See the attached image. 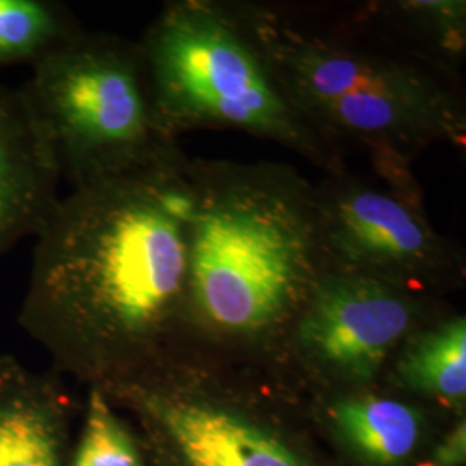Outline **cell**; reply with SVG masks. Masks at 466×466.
Returning <instances> with one entry per match:
<instances>
[{
	"instance_id": "cell-1",
	"label": "cell",
	"mask_w": 466,
	"mask_h": 466,
	"mask_svg": "<svg viewBox=\"0 0 466 466\" xmlns=\"http://www.w3.org/2000/svg\"><path fill=\"white\" fill-rule=\"evenodd\" d=\"M190 215L185 154L59 199L19 311L50 370L107 392L184 350Z\"/></svg>"
},
{
	"instance_id": "cell-2",
	"label": "cell",
	"mask_w": 466,
	"mask_h": 466,
	"mask_svg": "<svg viewBox=\"0 0 466 466\" xmlns=\"http://www.w3.org/2000/svg\"><path fill=\"white\" fill-rule=\"evenodd\" d=\"M184 350L271 373L323 273L315 184L298 167L190 159Z\"/></svg>"
},
{
	"instance_id": "cell-3",
	"label": "cell",
	"mask_w": 466,
	"mask_h": 466,
	"mask_svg": "<svg viewBox=\"0 0 466 466\" xmlns=\"http://www.w3.org/2000/svg\"><path fill=\"white\" fill-rule=\"evenodd\" d=\"M237 7L300 117L340 152L342 144L365 147L383 184L420 198L418 156L435 144L465 147L460 82L361 19L321 30L268 4Z\"/></svg>"
},
{
	"instance_id": "cell-4",
	"label": "cell",
	"mask_w": 466,
	"mask_h": 466,
	"mask_svg": "<svg viewBox=\"0 0 466 466\" xmlns=\"http://www.w3.org/2000/svg\"><path fill=\"white\" fill-rule=\"evenodd\" d=\"M138 44L156 113L171 138L235 130L275 142L325 175L348 169L344 152L287 99L237 2H167Z\"/></svg>"
},
{
	"instance_id": "cell-5",
	"label": "cell",
	"mask_w": 466,
	"mask_h": 466,
	"mask_svg": "<svg viewBox=\"0 0 466 466\" xmlns=\"http://www.w3.org/2000/svg\"><path fill=\"white\" fill-rule=\"evenodd\" d=\"M104 394L187 466H340L299 396L259 370L182 350Z\"/></svg>"
},
{
	"instance_id": "cell-6",
	"label": "cell",
	"mask_w": 466,
	"mask_h": 466,
	"mask_svg": "<svg viewBox=\"0 0 466 466\" xmlns=\"http://www.w3.org/2000/svg\"><path fill=\"white\" fill-rule=\"evenodd\" d=\"M32 67L21 92L71 188L184 154L161 127L138 42L78 32Z\"/></svg>"
},
{
	"instance_id": "cell-7",
	"label": "cell",
	"mask_w": 466,
	"mask_h": 466,
	"mask_svg": "<svg viewBox=\"0 0 466 466\" xmlns=\"http://www.w3.org/2000/svg\"><path fill=\"white\" fill-rule=\"evenodd\" d=\"M451 308L389 283L323 271L269 377L298 396L380 385L404 340Z\"/></svg>"
},
{
	"instance_id": "cell-8",
	"label": "cell",
	"mask_w": 466,
	"mask_h": 466,
	"mask_svg": "<svg viewBox=\"0 0 466 466\" xmlns=\"http://www.w3.org/2000/svg\"><path fill=\"white\" fill-rule=\"evenodd\" d=\"M323 271L444 299L465 285V250L433 228L423 198L350 169L315 184Z\"/></svg>"
},
{
	"instance_id": "cell-9",
	"label": "cell",
	"mask_w": 466,
	"mask_h": 466,
	"mask_svg": "<svg viewBox=\"0 0 466 466\" xmlns=\"http://www.w3.org/2000/svg\"><path fill=\"white\" fill-rule=\"evenodd\" d=\"M299 398L340 466H420L454 418L383 385Z\"/></svg>"
},
{
	"instance_id": "cell-10",
	"label": "cell",
	"mask_w": 466,
	"mask_h": 466,
	"mask_svg": "<svg viewBox=\"0 0 466 466\" xmlns=\"http://www.w3.org/2000/svg\"><path fill=\"white\" fill-rule=\"evenodd\" d=\"M61 180L21 88L0 84V254L42 228L61 199Z\"/></svg>"
},
{
	"instance_id": "cell-11",
	"label": "cell",
	"mask_w": 466,
	"mask_h": 466,
	"mask_svg": "<svg viewBox=\"0 0 466 466\" xmlns=\"http://www.w3.org/2000/svg\"><path fill=\"white\" fill-rule=\"evenodd\" d=\"M76 413L59 373L0 354V466H67Z\"/></svg>"
},
{
	"instance_id": "cell-12",
	"label": "cell",
	"mask_w": 466,
	"mask_h": 466,
	"mask_svg": "<svg viewBox=\"0 0 466 466\" xmlns=\"http://www.w3.org/2000/svg\"><path fill=\"white\" fill-rule=\"evenodd\" d=\"M380 385L448 415L466 413V317L451 308L400 346Z\"/></svg>"
},
{
	"instance_id": "cell-13",
	"label": "cell",
	"mask_w": 466,
	"mask_h": 466,
	"mask_svg": "<svg viewBox=\"0 0 466 466\" xmlns=\"http://www.w3.org/2000/svg\"><path fill=\"white\" fill-rule=\"evenodd\" d=\"M356 17L406 54L460 82L466 57L465 0L370 2Z\"/></svg>"
},
{
	"instance_id": "cell-14",
	"label": "cell",
	"mask_w": 466,
	"mask_h": 466,
	"mask_svg": "<svg viewBox=\"0 0 466 466\" xmlns=\"http://www.w3.org/2000/svg\"><path fill=\"white\" fill-rule=\"evenodd\" d=\"M67 466H149L137 427L99 389H86L84 421Z\"/></svg>"
},
{
	"instance_id": "cell-15",
	"label": "cell",
	"mask_w": 466,
	"mask_h": 466,
	"mask_svg": "<svg viewBox=\"0 0 466 466\" xmlns=\"http://www.w3.org/2000/svg\"><path fill=\"white\" fill-rule=\"evenodd\" d=\"M66 11L44 0H0V67L40 61L78 34Z\"/></svg>"
},
{
	"instance_id": "cell-16",
	"label": "cell",
	"mask_w": 466,
	"mask_h": 466,
	"mask_svg": "<svg viewBox=\"0 0 466 466\" xmlns=\"http://www.w3.org/2000/svg\"><path fill=\"white\" fill-rule=\"evenodd\" d=\"M466 415L451 418L433 439L420 466H465Z\"/></svg>"
},
{
	"instance_id": "cell-17",
	"label": "cell",
	"mask_w": 466,
	"mask_h": 466,
	"mask_svg": "<svg viewBox=\"0 0 466 466\" xmlns=\"http://www.w3.org/2000/svg\"><path fill=\"white\" fill-rule=\"evenodd\" d=\"M138 433L142 437L144 448H146V452H147L149 466H187L171 451L167 450L165 444H161L157 439L150 437L147 433H142L140 431H138Z\"/></svg>"
}]
</instances>
